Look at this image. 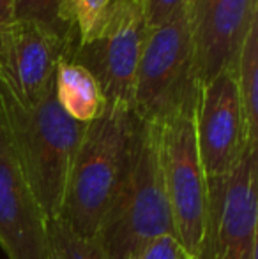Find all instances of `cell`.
<instances>
[{
  "mask_svg": "<svg viewBox=\"0 0 258 259\" xmlns=\"http://www.w3.org/2000/svg\"><path fill=\"white\" fill-rule=\"evenodd\" d=\"M0 116L35 201L46 219H57L87 123L65 115L57 103L53 87L38 103L25 104L2 78Z\"/></svg>",
  "mask_w": 258,
  "mask_h": 259,
  "instance_id": "6da1fadb",
  "label": "cell"
},
{
  "mask_svg": "<svg viewBox=\"0 0 258 259\" xmlns=\"http://www.w3.org/2000/svg\"><path fill=\"white\" fill-rule=\"evenodd\" d=\"M175 233L158 152V131L133 115L121 187L96 238L108 259H129L149 240Z\"/></svg>",
  "mask_w": 258,
  "mask_h": 259,
  "instance_id": "7a4b0ae2",
  "label": "cell"
},
{
  "mask_svg": "<svg viewBox=\"0 0 258 259\" xmlns=\"http://www.w3.org/2000/svg\"><path fill=\"white\" fill-rule=\"evenodd\" d=\"M133 113L104 108L83 131L69 171L59 219L78 233L92 238L121 187L129 155Z\"/></svg>",
  "mask_w": 258,
  "mask_h": 259,
  "instance_id": "3957f363",
  "label": "cell"
},
{
  "mask_svg": "<svg viewBox=\"0 0 258 259\" xmlns=\"http://www.w3.org/2000/svg\"><path fill=\"white\" fill-rule=\"evenodd\" d=\"M202 83L196 71L188 4L154 28H147L133 92V115L159 123L195 111Z\"/></svg>",
  "mask_w": 258,
  "mask_h": 259,
  "instance_id": "277c9868",
  "label": "cell"
},
{
  "mask_svg": "<svg viewBox=\"0 0 258 259\" xmlns=\"http://www.w3.org/2000/svg\"><path fill=\"white\" fill-rule=\"evenodd\" d=\"M195 111H184L154 123L173 229L193 257L202 245L209 208V187L196 141Z\"/></svg>",
  "mask_w": 258,
  "mask_h": 259,
  "instance_id": "5b68a950",
  "label": "cell"
},
{
  "mask_svg": "<svg viewBox=\"0 0 258 259\" xmlns=\"http://www.w3.org/2000/svg\"><path fill=\"white\" fill-rule=\"evenodd\" d=\"M147 25L140 0H117L87 42L72 46L64 60L96 78L106 108L133 113V92Z\"/></svg>",
  "mask_w": 258,
  "mask_h": 259,
  "instance_id": "8992f818",
  "label": "cell"
},
{
  "mask_svg": "<svg viewBox=\"0 0 258 259\" xmlns=\"http://www.w3.org/2000/svg\"><path fill=\"white\" fill-rule=\"evenodd\" d=\"M209 208L195 259H258V148L234 171L207 178Z\"/></svg>",
  "mask_w": 258,
  "mask_h": 259,
  "instance_id": "52a82bcc",
  "label": "cell"
},
{
  "mask_svg": "<svg viewBox=\"0 0 258 259\" xmlns=\"http://www.w3.org/2000/svg\"><path fill=\"white\" fill-rule=\"evenodd\" d=\"M196 141L207 178L228 175L249 150L235 69L202 85L195 111Z\"/></svg>",
  "mask_w": 258,
  "mask_h": 259,
  "instance_id": "ba28073f",
  "label": "cell"
},
{
  "mask_svg": "<svg viewBox=\"0 0 258 259\" xmlns=\"http://www.w3.org/2000/svg\"><path fill=\"white\" fill-rule=\"evenodd\" d=\"M72 46L48 25L14 20L0 37V78L21 103H38L53 87L57 65Z\"/></svg>",
  "mask_w": 258,
  "mask_h": 259,
  "instance_id": "9c48e42d",
  "label": "cell"
},
{
  "mask_svg": "<svg viewBox=\"0 0 258 259\" xmlns=\"http://www.w3.org/2000/svg\"><path fill=\"white\" fill-rule=\"evenodd\" d=\"M0 247L7 259H53L48 219L35 201L0 116Z\"/></svg>",
  "mask_w": 258,
  "mask_h": 259,
  "instance_id": "30bf717a",
  "label": "cell"
},
{
  "mask_svg": "<svg viewBox=\"0 0 258 259\" xmlns=\"http://www.w3.org/2000/svg\"><path fill=\"white\" fill-rule=\"evenodd\" d=\"M200 83L223 69H235L246 32L258 14V0H188Z\"/></svg>",
  "mask_w": 258,
  "mask_h": 259,
  "instance_id": "8fae6325",
  "label": "cell"
},
{
  "mask_svg": "<svg viewBox=\"0 0 258 259\" xmlns=\"http://www.w3.org/2000/svg\"><path fill=\"white\" fill-rule=\"evenodd\" d=\"M55 97L60 108L72 120L89 123L106 108L96 78L80 64L60 60L55 71Z\"/></svg>",
  "mask_w": 258,
  "mask_h": 259,
  "instance_id": "7c38bea8",
  "label": "cell"
},
{
  "mask_svg": "<svg viewBox=\"0 0 258 259\" xmlns=\"http://www.w3.org/2000/svg\"><path fill=\"white\" fill-rule=\"evenodd\" d=\"M235 74L248 131V143L249 147L258 148V14L253 18L239 50Z\"/></svg>",
  "mask_w": 258,
  "mask_h": 259,
  "instance_id": "4fadbf2b",
  "label": "cell"
},
{
  "mask_svg": "<svg viewBox=\"0 0 258 259\" xmlns=\"http://www.w3.org/2000/svg\"><path fill=\"white\" fill-rule=\"evenodd\" d=\"M117 0H59V21L76 45L87 42L104 21Z\"/></svg>",
  "mask_w": 258,
  "mask_h": 259,
  "instance_id": "5bb4252c",
  "label": "cell"
},
{
  "mask_svg": "<svg viewBox=\"0 0 258 259\" xmlns=\"http://www.w3.org/2000/svg\"><path fill=\"white\" fill-rule=\"evenodd\" d=\"M48 236L53 259H108L96 236H80L59 217L48 219Z\"/></svg>",
  "mask_w": 258,
  "mask_h": 259,
  "instance_id": "9a60e30c",
  "label": "cell"
},
{
  "mask_svg": "<svg viewBox=\"0 0 258 259\" xmlns=\"http://www.w3.org/2000/svg\"><path fill=\"white\" fill-rule=\"evenodd\" d=\"M14 20H35L45 23L76 45V39L59 21V0H14Z\"/></svg>",
  "mask_w": 258,
  "mask_h": 259,
  "instance_id": "2e32d148",
  "label": "cell"
},
{
  "mask_svg": "<svg viewBox=\"0 0 258 259\" xmlns=\"http://www.w3.org/2000/svg\"><path fill=\"white\" fill-rule=\"evenodd\" d=\"M129 259H195L188 252L186 247L180 243L175 233H166L156 238L149 240L147 243L134 250Z\"/></svg>",
  "mask_w": 258,
  "mask_h": 259,
  "instance_id": "e0dca14e",
  "label": "cell"
},
{
  "mask_svg": "<svg viewBox=\"0 0 258 259\" xmlns=\"http://www.w3.org/2000/svg\"><path fill=\"white\" fill-rule=\"evenodd\" d=\"M147 28H154L175 14L188 0H140Z\"/></svg>",
  "mask_w": 258,
  "mask_h": 259,
  "instance_id": "ac0fdd59",
  "label": "cell"
},
{
  "mask_svg": "<svg viewBox=\"0 0 258 259\" xmlns=\"http://www.w3.org/2000/svg\"><path fill=\"white\" fill-rule=\"evenodd\" d=\"M14 21V0H0V37Z\"/></svg>",
  "mask_w": 258,
  "mask_h": 259,
  "instance_id": "d6986e66",
  "label": "cell"
}]
</instances>
